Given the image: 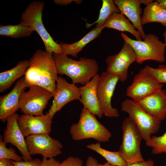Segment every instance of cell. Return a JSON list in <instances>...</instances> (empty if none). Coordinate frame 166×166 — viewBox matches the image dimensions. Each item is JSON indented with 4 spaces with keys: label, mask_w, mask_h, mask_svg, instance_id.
Segmentation results:
<instances>
[{
    "label": "cell",
    "mask_w": 166,
    "mask_h": 166,
    "mask_svg": "<svg viewBox=\"0 0 166 166\" xmlns=\"http://www.w3.org/2000/svg\"><path fill=\"white\" fill-rule=\"evenodd\" d=\"M29 61L30 65L24 77L28 88L33 85H38L46 89L54 95L58 76L53 53L39 49Z\"/></svg>",
    "instance_id": "1"
},
{
    "label": "cell",
    "mask_w": 166,
    "mask_h": 166,
    "mask_svg": "<svg viewBox=\"0 0 166 166\" xmlns=\"http://www.w3.org/2000/svg\"><path fill=\"white\" fill-rule=\"evenodd\" d=\"M53 56L58 73L68 76L74 84L84 85L98 74V65L93 59L83 57L76 61L63 54L53 53Z\"/></svg>",
    "instance_id": "2"
},
{
    "label": "cell",
    "mask_w": 166,
    "mask_h": 166,
    "mask_svg": "<svg viewBox=\"0 0 166 166\" xmlns=\"http://www.w3.org/2000/svg\"><path fill=\"white\" fill-rule=\"evenodd\" d=\"M70 133L75 141L93 139L99 142L108 141L112 134L88 110L83 108L77 123L70 127Z\"/></svg>",
    "instance_id": "3"
},
{
    "label": "cell",
    "mask_w": 166,
    "mask_h": 166,
    "mask_svg": "<svg viewBox=\"0 0 166 166\" xmlns=\"http://www.w3.org/2000/svg\"><path fill=\"white\" fill-rule=\"evenodd\" d=\"M44 5V2L40 1H34L29 3L21 15V22L38 34L44 44L45 51L61 54L59 45L54 41L43 25L42 16Z\"/></svg>",
    "instance_id": "4"
},
{
    "label": "cell",
    "mask_w": 166,
    "mask_h": 166,
    "mask_svg": "<svg viewBox=\"0 0 166 166\" xmlns=\"http://www.w3.org/2000/svg\"><path fill=\"white\" fill-rule=\"evenodd\" d=\"M121 36L124 42L127 43L135 52L136 62L141 64L149 60L163 63L165 61V46L160 41L157 36L149 34L146 35L144 40H135L131 39L126 34L121 33Z\"/></svg>",
    "instance_id": "5"
},
{
    "label": "cell",
    "mask_w": 166,
    "mask_h": 166,
    "mask_svg": "<svg viewBox=\"0 0 166 166\" xmlns=\"http://www.w3.org/2000/svg\"><path fill=\"white\" fill-rule=\"evenodd\" d=\"M121 128L122 140L118 152L127 165L144 161L140 149L143 139L136 124L128 117L123 121Z\"/></svg>",
    "instance_id": "6"
},
{
    "label": "cell",
    "mask_w": 166,
    "mask_h": 166,
    "mask_svg": "<svg viewBox=\"0 0 166 166\" xmlns=\"http://www.w3.org/2000/svg\"><path fill=\"white\" fill-rule=\"evenodd\" d=\"M121 111L125 112L137 126L142 139L145 142L159 130L161 121L144 110L137 102L127 99L121 103Z\"/></svg>",
    "instance_id": "7"
},
{
    "label": "cell",
    "mask_w": 166,
    "mask_h": 166,
    "mask_svg": "<svg viewBox=\"0 0 166 166\" xmlns=\"http://www.w3.org/2000/svg\"><path fill=\"white\" fill-rule=\"evenodd\" d=\"M21 93L20 109L24 114L33 116L42 115L48 102L53 94L46 89L36 85L29 87Z\"/></svg>",
    "instance_id": "8"
},
{
    "label": "cell",
    "mask_w": 166,
    "mask_h": 166,
    "mask_svg": "<svg viewBox=\"0 0 166 166\" xmlns=\"http://www.w3.org/2000/svg\"><path fill=\"white\" fill-rule=\"evenodd\" d=\"M118 77L106 71L99 76L97 89V95L101 109L103 114L109 117L119 116L118 111L112 107V98L118 81Z\"/></svg>",
    "instance_id": "9"
},
{
    "label": "cell",
    "mask_w": 166,
    "mask_h": 166,
    "mask_svg": "<svg viewBox=\"0 0 166 166\" xmlns=\"http://www.w3.org/2000/svg\"><path fill=\"white\" fill-rule=\"evenodd\" d=\"M136 60L135 52L124 42L122 49L117 54L109 55L105 59L107 65L106 71L117 77L119 81L123 83L128 78L129 66Z\"/></svg>",
    "instance_id": "10"
},
{
    "label": "cell",
    "mask_w": 166,
    "mask_h": 166,
    "mask_svg": "<svg viewBox=\"0 0 166 166\" xmlns=\"http://www.w3.org/2000/svg\"><path fill=\"white\" fill-rule=\"evenodd\" d=\"M25 140L27 150L31 156L38 154L43 158L50 159L62 153V144L59 140L52 138L49 134L30 135Z\"/></svg>",
    "instance_id": "11"
},
{
    "label": "cell",
    "mask_w": 166,
    "mask_h": 166,
    "mask_svg": "<svg viewBox=\"0 0 166 166\" xmlns=\"http://www.w3.org/2000/svg\"><path fill=\"white\" fill-rule=\"evenodd\" d=\"M163 86L144 68L135 75L132 83L127 88L126 94L138 102L153 92L162 89Z\"/></svg>",
    "instance_id": "12"
},
{
    "label": "cell",
    "mask_w": 166,
    "mask_h": 166,
    "mask_svg": "<svg viewBox=\"0 0 166 166\" xmlns=\"http://www.w3.org/2000/svg\"><path fill=\"white\" fill-rule=\"evenodd\" d=\"M53 97L52 104L48 112L52 119L55 114L67 104L73 100H80L79 88L58 76Z\"/></svg>",
    "instance_id": "13"
},
{
    "label": "cell",
    "mask_w": 166,
    "mask_h": 166,
    "mask_svg": "<svg viewBox=\"0 0 166 166\" xmlns=\"http://www.w3.org/2000/svg\"><path fill=\"white\" fill-rule=\"evenodd\" d=\"M52 119L48 113L37 116L23 114L19 116L18 123L26 137L34 135L49 134L51 131Z\"/></svg>",
    "instance_id": "14"
},
{
    "label": "cell",
    "mask_w": 166,
    "mask_h": 166,
    "mask_svg": "<svg viewBox=\"0 0 166 166\" xmlns=\"http://www.w3.org/2000/svg\"><path fill=\"white\" fill-rule=\"evenodd\" d=\"M19 116L16 113L7 118L6 126L3 132V140L6 144L10 143L16 147L24 160L30 161L32 158L27 150L25 136L18 123Z\"/></svg>",
    "instance_id": "15"
},
{
    "label": "cell",
    "mask_w": 166,
    "mask_h": 166,
    "mask_svg": "<svg viewBox=\"0 0 166 166\" xmlns=\"http://www.w3.org/2000/svg\"><path fill=\"white\" fill-rule=\"evenodd\" d=\"M28 86L24 77L16 83L11 90L0 97V119L5 122L7 118L20 109L19 99L21 93Z\"/></svg>",
    "instance_id": "16"
},
{
    "label": "cell",
    "mask_w": 166,
    "mask_h": 166,
    "mask_svg": "<svg viewBox=\"0 0 166 166\" xmlns=\"http://www.w3.org/2000/svg\"><path fill=\"white\" fill-rule=\"evenodd\" d=\"M148 114L161 121L166 118V91L157 90L137 102Z\"/></svg>",
    "instance_id": "17"
},
{
    "label": "cell",
    "mask_w": 166,
    "mask_h": 166,
    "mask_svg": "<svg viewBox=\"0 0 166 166\" xmlns=\"http://www.w3.org/2000/svg\"><path fill=\"white\" fill-rule=\"evenodd\" d=\"M100 75L98 73L89 82L79 87L81 103L84 108L88 110L93 114L101 118L104 115L98 100L97 89Z\"/></svg>",
    "instance_id": "18"
},
{
    "label": "cell",
    "mask_w": 166,
    "mask_h": 166,
    "mask_svg": "<svg viewBox=\"0 0 166 166\" xmlns=\"http://www.w3.org/2000/svg\"><path fill=\"white\" fill-rule=\"evenodd\" d=\"M113 1L119 9L120 13L131 21L139 32L142 39L144 40L146 35L141 22V0H114Z\"/></svg>",
    "instance_id": "19"
},
{
    "label": "cell",
    "mask_w": 166,
    "mask_h": 166,
    "mask_svg": "<svg viewBox=\"0 0 166 166\" xmlns=\"http://www.w3.org/2000/svg\"><path fill=\"white\" fill-rule=\"evenodd\" d=\"M105 28V26L99 28L95 27L88 33L80 40L71 44H68L62 42L59 43L61 54L77 57L78 53L87 44L98 37Z\"/></svg>",
    "instance_id": "20"
},
{
    "label": "cell",
    "mask_w": 166,
    "mask_h": 166,
    "mask_svg": "<svg viewBox=\"0 0 166 166\" xmlns=\"http://www.w3.org/2000/svg\"><path fill=\"white\" fill-rule=\"evenodd\" d=\"M30 65V61H19L12 69L0 73V92L9 89L14 82L23 75Z\"/></svg>",
    "instance_id": "21"
},
{
    "label": "cell",
    "mask_w": 166,
    "mask_h": 166,
    "mask_svg": "<svg viewBox=\"0 0 166 166\" xmlns=\"http://www.w3.org/2000/svg\"><path fill=\"white\" fill-rule=\"evenodd\" d=\"M105 28L116 29L122 32H127L133 35L136 40H142L139 32L136 30L134 26L125 16L121 13H113L107 20Z\"/></svg>",
    "instance_id": "22"
},
{
    "label": "cell",
    "mask_w": 166,
    "mask_h": 166,
    "mask_svg": "<svg viewBox=\"0 0 166 166\" xmlns=\"http://www.w3.org/2000/svg\"><path fill=\"white\" fill-rule=\"evenodd\" d=\"M141 17L142 25L149 23L157 22L166 27V9L156 1L146 5Z\"/></svg>",
    "instance_id": "23"
},
{
    "label": "cell",
    "mask_w": 166,
    "mask_h": 166,
    "mask_svg": "<svg viewBox=\"0 0 166 166\" xmlns=\"http://www.w3.org/2000/svg\"><path fill=\"white\" fill-rule=\"evenodd\" d=\"M34 31L25 24L21 22L15 25H1L0 35L17 38L27 37Z\"/></svg>",
    "instance_id": "24"
},
{
    "label": "cell",
    "mask_w": 166,
    "mask_h": 166,
    "mask_svg": "<svg viewBox=\"0 0 166 166\" xmlns=\"http://www.w3.org/2000/svg\"><path fill=\"white\" fill-rule=\"evenodd\" d=\"M86 147L98 153L109 164L115 166H126L127 164L119 152H112L102 148L100 143L97 142L86 146Z\"/></svg>",
    "instance_id": "25"
},
{
    "label": "cell",
    "mask_w": 166,
    "mask_h": 166,
    "mask_svg": "<svg viewBox=\"0 0 166 166\" xmlns=\"http://www.w3.org/2000/svg\"><path fill=\"white\" fill-rule=\"evenodd\" d=\"M101 8L100 10L97 19L92 23H86V27L89 28L96 24L95 27L99 28L104 26L108 18L114 13H120L118 7L114 4L113 0H103Z\"/></svg>",
    "instance_id": "26"
},
{
    "label": "cell",
    "mask_w": 166,
    "mask_h": 166,
    "mask_svg": "<svg viewBox=\"0 0 166 166\" xmlns=\"http://www.w3.org/2000/svg\"><path fill=\"white\" fill-rule=\"evenodd\" d=\"M147 146L152 148V153L154 155L164 153L166 154V131L162 136H153L145 142Z\"/></svg>",
    "instance_id": "27"
},
{
    "label": "cell",
    "mask_w": 166,
    "mask_h": 166,
    "mask_svg": "<svg viewBox=\"0 0 166 166\" xmlns=\"http://www.w3.org/2000/svg\"><path fill=\"white\" fill-rule=\"evenodd\" d=\"M6 144L3 142L2 135L0 137V160L9 159L16 162L22 161L23 160L22 156L18 155L15 150L12 148H8Z\"/></svg>",
    "instance_id": "28"
},
{
    "label": "cell",
    "mask_w": 166,
    "mask_h": 166,
    "mask_svg": "<svg viewBox=\"0 0 166 166\" xmlns=\"http://www.w3.org/2000/svg\"><path fill=\"white\" fill-rule=\"evenodd\" d=\"M144 68L160 83H166V65H160L156 68L146 65Z\"/></svg>",
    "instance_id": "29"
},
{
    "label": "cell",
    "mask_w": 166,
    "mask_h": 166,
    "mask_svg": "<svg viewBox=\"0 0 166 166\" xmlns=\"http://www.w3.org/2000/svg\"><path fill=\"white\" fill-rule=\"evenodd\" d=\"M83 161L79 157L69 156L60 163V166H83Z\"/></svg>",
    "instance_id": "30"
},
{
    "label": "cell",
    "mask_w": 166,
    "mask_h": 166,
    "mask_svg": "<svg viewBox=\"0 0 166 166\" xmlns=\"http://www.w3.org/2000/svg\"><path fill=\"white\" fill-rule=\"evenodd\" d=\"M42 161L39 159L35 158L30 161L23 160L19 162L14 161L13 162L15 166H39Z\"/></svg>",
    "instance_id": "31"
},
{
    "label": "cell",
    "mask_w": 166,
    "mask_h": 166,
    "mask_svg": "<svg viewBox=\"0 0 166 166\" xmlns=\"http://www.w3.org/2000/svg\"><path fill=\"white\" fill-rule=\"evenodd\" d=\"M60 162L53 158L47 159L43 158L39 166H60Z\"/></svg>",
    "instance_id": "32"
},
{
    "label": "cell",
    "mask_w": 166,
    "mask_h": 166,
    "mask_svg": "<svg viewBox=\"0 0 166 166\" xmlns=\"http://www.w3.org/2000/svg\"><path fill=\"white\" fill-rule=\"evenodd\" d=\"M126 166H154V162L151 159L127 165Z\"/></svg>",
    "instance_id": "33"
},
{
    "label": "cell",
    "mask_w": 166,
    "mask_h": 166,
    "mask_svg": "<svg viewBox=\"0 0 166 166\" xmlns=\"http://www.w3.org/2000/svg\"><path fill=\"white\" fill-rule=\"evenodd\" d=\"M99 164L98 160L92 156L88 157L86 163V166H98Z\"/></svg>",
    "instance_id": "34"
},
{
    "label": "cell",
    "mask_w": 166,
    "mask_h": 166,
    "mask_svg": "<svg viewBox=\"0 0 166 166\" xmlns=\"http://www.w3.org/2000/svg\"><path fill=\"white\" fill-rule=\"evenodd\" d=\"M77 0H54L53 2L57 5L66 6L71 3L74 2L76 3Z\"/></svg>",
    "instance_id": "35"
},
{
    "label": "cell",
    "mask_w": 166,
    "mask_h": 166,
    "mask_svg": "<svg viewBox=\"0 0 166 166\" xmlns=\"http://www.w3.org/2000/svg\"><path fill=\"white\" fill-rule=\"evenodd\" d=\"M0 166H15L12 160L3 159L0 160Z\"/></svg>",
    "instance_id": "36"
},
{
    "label": "cell",
    "mask_w": 166,
    "mask_h": 166,
    "mask_svg": "<svg viewBox=\"0 0 166 166\" xmlns=\"http://www.w3.org/2000/svg\"><path fill=\"white\" fill-rule=\"evenodd\" d=\"M156 1L161 6L166 9V0H157Z\"/></svg>",
    "instance_id": "37"
},
{
    "label": "cell",
    "mask_w": 166,
    "mask_h": 166,
    "mask_svg": "<svg viewBox=\"0 0 166 166\" xmlns=\"http://www.w3.org/2000/svg\"><path fill=\"white\" fill-rule=\"evenodd\" d=\"M98 166H115L109 164L108 162H106L103 164H99Z\"/></svg>",
    "instance_id": "38"
},
{
    "label": "cell",
    "mask_w": 166,
    "mask_h": 166,
    "mask_svg": "<svg viewBox=\"0 0 166 166\" xmlns=\"http://www.w3.org/2000/svg\"><path fill=\"white\" fill-rule=\"evenodd\" d=\"M164 37V43L165 47L166 48V29L163 34Z\"/></svg>",
    "instance_id": "39"
}]
</instances>
